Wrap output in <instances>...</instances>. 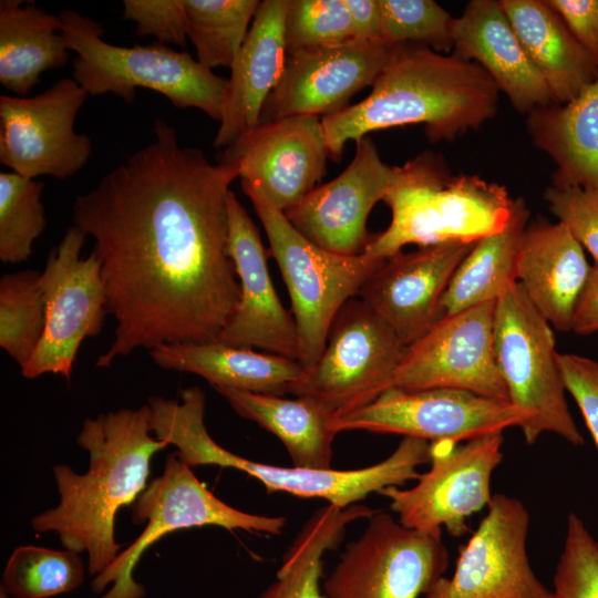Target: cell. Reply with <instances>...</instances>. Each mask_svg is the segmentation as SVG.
<instances>
[{"label":"cell","instance_id":"cell-15","mask_svg":"<svg viewBox=\"0 0 598 598\" xmlns=\"http://www.w3.org/2000/svg\"><path fill=\"white\" fill-rule=\"evenodd\" d=\"M87 92L63 78L32 96H0V162L28 178L75 175L92 153L87 135L74 130Z\"/></svg>","mask_w":598,"mask_h":598},{"label":"cell","instance_id":"cell-27","mask_svg":"<svg viewBox=\"0 0 598 598\" xmlns=\"http://www.w3.org/2000/svg\"><path fill=\"white\" fill-rule=\"evenodd\" d=\"M527 56L554 104L575 99L598 76L597 61L581 47L547 0H501Z\"/></svg>","mask_w":598,"mask_h":598},{"label":"cell","instance_id":"cell-43","mask_svg":"<svg viewBox=\"0 0 598 598\" xmlns=\"http://www.w3.org/2000/svg\"><path fill=\"white\" fill-rule=\"evenodd\" d=\"M598 63V0H547Z\"/></svg>","mask_w":598,"mask_h":598},{"label":"cell","instance_id":"cell-12","mask_svg":"<svg viewBox=\"0 0 598 598\" xmlns=\"http://www.w3.org/2000/svg\"><path fill=\"white\" fill-rule=\"evenodd\" d=\"M86 237L73 225L48 255L41 272L45 327L37 350L21 369L27 379L52 373L70 380L80 346L103 329L107 293L96 254L80 256Z\"/></svg>","mask_w":598,"mask_h":598},{"label":"cell","instance_id":"cell-35","mask_svg":"<svg viewBox=\"0 0 598 598\" xmlns=\"http://www.w3.org/2000/svg\"><path fill=\"white\" fill-rule=\"evenodd\" d=\"M84 578L80 554L23 545L7 561L1 590L11 598H48L74 590Z\"/></svg>","mask_w":598,"mask_h":598},{"label":"cell","instance_id":"cell-25","mask_svg":"<svg viewBox=\"0 0 598 598\" xmlns=\"http://www.w3.org/2000/svg\"><path fill=\"white\" fill-rule=\"evenodd\" d=\"M592 266L561 224L528 225L517 258V282L538 312L559 331H571Z\"/></svg>","mask_w":598,"mask_h":598},{"label":"cell","instance_id":"cell-19","mask_svg":"<svg viewBox=\"0 0 598 598\" xmlns=\"http://www.w3.org/2000/svg\"><path fill=\"white\" fill-rule=\"evenodd\" d=\"M389 52L384 44L355 39L287 52L282 74L261 109L259 124L342 111L358 91L372 86Z\"/></svg>","mask_w":598,"mask_h":598},{"label":"cell","instance_id":"cell-40","mask_svg":"<svg viewBox=\"0 0 598 598\" xmlns=\"http://www.w3.org/2000/svg\"><path fill=\"white\" fill-rule=\"evenodd\" d=\"M549 210L598 266V186L551 184L544 193Z\"/></svg>","mask_w":598,"mask_h":598},{"label":"cell","instance_id":"cell-18","mask_svg":"<svg viewBox=\"0 0 598 598\" xmlns=\"http://www.w3.org/2000/svg\"><path fill=\"white\" fill-rule=\"evenodd\" d=\"M328 157L321 120L300 115L258 124L226 147L220 161L287 213L317 187Z\"/></svg>","mask_w":598,"mask_h":598},{"label":"cell","instance_id":"cell-30","mask_svg":"<svg viewBox=\"0 0 598 598\" xmlns=\"http://www.w3.org/2000/svg\"><path fill=\"white\" fill-rule=\"evenodd\" d=\"M70 48L61 19L33 1L0 2V83L17 95H27L43 72L65 65Z\"/></svg>","mask_w":598,"mask_h":598},{"label":"cell","instance_id":"cell-16","mask_svg":"<svg viewBox=\"0 0 598 598\" xmlns=\"http://www.w3.org/2000/svg\"><path fill=\"white\" fill-rule=\"evenodd\" d=\"M496 301L443 317L405 348L392 386L457 389L508 400L495 350Z\"/></svg>","mask_w":598,"mask_h":598},{"label":"cell","instance_id":"cell-29","mask_svg":"<svg viewBox=\"0 0 598 598\" xmlns=\"http://www.w3.org/2000/svg\"><path fill=\"white\" fill-rule=\"evenodd\" d=\"M240 416L275 434L286 446L295 467L330 470L336 432L333 416L308 396L279 395L235 389H215Z\"/></svg>","mask_w":598,"mask_h":598},{"label":"cell","instance_id":"cell-33","mask_svg":"<svg viewBox=\"0 0 598 598\" xmlns=\"http://www.w3.org/2000/svg\"><path fill=\"white\" fill-rule=\"evenodd\" d=\"M261 1L184 0L187 38L196 48L197 61L212 70L231 66Z\"/></svg>","mask_w":598,"mask_h":598},{"label":"cell","instance_id":"cell-28","mask_svg":"<svg viewBox=\"0 0 598 598\" xmlns=\"http://www.w3.org/2000/svg\"><path fill=\"white\" fill-rule=\"evenodd\" d=\"M527 128L556 165L553 184L598 186V76L568 103L529 112Z\"/></svg>","mask_w":598,"mask_h":598},{"label":"cell","instance_id":"cell-5","mask_svg":"<svg viewBox=\"0 0 598 598\" xmlns=\"http://www.w3.org/2000/svg\"><path fill=\"white\" fill-rule=\"evenodd\" d=\"M383 202L391 209L390 225L370 236L362 252L383 260L410 244L476 243L502 230L514 207L504 186L476 175H451L433 152L393 167Z\"/></svg>","mask_w":598,"mask_h":598},{"label":"cell","instance_id":"cell-34","mask_svg":"<svg viewBox=\"0 0 598 598\" xmlns=\"http://www.w3.org/2000/svg\"><path fill=\"white\" fill-rule=\"evenodd\" d=\"M45 327L41 272L6 274L0 279V347L22 369L37 350Z\"/></svg>","mask_w":598,"mask_h":598},{"label":"cell","instance_id":"cell-24","mask_svg":"<svg viewBox=\"0 0 598 598\" xmlns=\"http://www.w3.org/2000/svg\"><path fill=\"white\" fill-rule=\"evenodd\" d=\"M287 8L288 0L260 2L230 66L215 147H228L259 124L261 109L285 66Z\"/></svg>","mask_w":598,"mask_h":598},{"label":"cell","instance_id":"cell-4","mask_svg":"<svg viewBox=\"0 0 598 598\" xmlns=\"http://www.w3.org/2000/svg\"><path fill=\"white\" fill-rule=\"evenodd\" d=\"M147 404L153 434L175 446L177 456L189 467L234 468L261 482L268 493L322 498L340 508L385 487L416 481L421 475L417 466L430 462L431 443L405 436L390 456L362 468L310 470L265 464L239 456L213 440L204 423L205 393L200 388L183 389L178 400L153 395Z\"/></svg>","mask_w":598,"mask_h":598},{"label":"cell","instance_id":"cell-26","mask_svg":"<svg viewBox=\"0 0 598 598\" xmlns=\"http://www.w3.org/2000/svg\"><path fill=\"white\" fill-rule=\"evenodd\" d=\"M150 354L158 367L199 375L214 389L283 396L305 374L297 360L218 341L167 343L150 350Z\"/></svg>","mask_w":598,"mask_h":598},{"label":"cell","instance_id":"cell-3","mask_svg":"<svg viewBox=\"0 0 598 598\" xmlns=\"http://www.w3.org/2000/svg\"><path fill=\"white\" fill-rule=\"evenodd\" d=\"M498 92L475 62L421 44L391 47L371 93L321 120L329 158L339 162L348 141L409 124H424L431 142L453 141L496 114Z\"/></svg>","mask_w":598,"mask_h":598},{"label":"cell","instance_id":"cell-39","mask_svg":"<svg viewBox=\"0 0 598 598\" xmlns=\"http://www.w3.org/2000/svg\"><path fill=\"white\" fill-rule=\"evenodd\" d=\"M550 598H598V539L574 512L566 519Z\"/></svg>","mask_w":598,"mask_h":598},{"label":"cell","instance_id":"cell-10","mask_svg":"<svg viewBox=\"0 0 598 598\" xmlns=\"http://www.w3.org/2000/svg\"><path fill=\"white\" fill-rule=\"evenodd\" d=\"M404 352L393 330L353 297L337 313L319 361L290 394L313 399L334 419L343 416L392 388Z\"/></svg>","mask_w":598,"mask_h":598},{"label":"cell","instance_id":"cell-8","mask_svg":"<svg viewBox=\"0 0 598 598\" xmlns=\"http://www.w3.org/2000/svg\"><path fill=\"white\" fill-rule=\"evenodd\" d=\"M495 350L509 401L527 414L520 427L527 444L550 432L571 445L585 443L566 400V386L550 323L511 285L496 300Z\"/></svg>","mask_w":598,"mask_h":598},{"label":"cell","instance_id":"cell-45","mask_svg":"<svg viewBox=\"0 0 598 598\" xmlns=\"http://www.w3.org/2000/svg\"><path fill=\"white\" fill-rule=\"evenodd\" d=\"M571 331L580 336L598 333V266L591 268L575 311Z\"/></svg>","mask_w":598,"mask_h":598},{"label":"cell","instance_id":"cell-14","mask_svg":"<svg viewBox=\"0 0 598 598\" xmlns=\"http://www.w3.org/2000/svg\"><path fill=\"white\" fill-rule=\"evenodd\" d=\"M503 433L465 443L434 442L431 468L411 488L389 486L379 492L390 499L399 522L413 530L442 535V527L460 537L470 529L466 519L488 506L491 480L503 460Z\"/></svg>","mask_w":598,"mask_h":598},{"label":"cell","instance_id":"cell-23","mask_svg":"<svg viewBox=\"0 0 598 598\" xmlns=\"http://www.w3.org/2000/svg\"><path fill=\"white\" fill-rule=\"evenodd\" d=\"M454 55L477 63L523 113L554 104L499 1L472 0L453 28Z\"/></svg>","mask_w":598,"mask_h":598},{"label":"cell","instance_id":"cell-7","mask_svg":"<svg viewBox=\"0 0 598 598\" xmlns=\"http://www.w3.org/2000/svg\"><path fill=\"white\" fill-rule=\"evenodd\" d=\"M241 187L264 226L270 252L290 293L298 336L297 361L309 370L319 361L341 307L358 296L384 260L365 254L342 256L317 246L261 189L247 182H241Z\"/></svg>","mask_w":598,"mask_h":598},{"label":"cell","instance_id":"cell-17","mask_svg":"<svg viewBox=\"0 0 598 598\" xmlns=\"http://www.w3.org/2000/svg\"><path fill=\"white\" fill-rule=\"evenodd\" d=\"M528 528L529 513L518 498L493 495L452 577L442 576L425 598H550L529 563Z\"/></svg>","mask_w":598,"mask_h":598},{"label":"cell","instance_id":"cell-13","mask_svg":"<svg viewBox=\"0 0 598 598\" xmlns=\"http://www.w3.org/2000/svg\"><path fill=\"white\" fill-rule=\"evenodd\" d=\"M508 400L457 389L392 386L368 405L332 421L336 433L368 431L461 444L526 423Z\"/></svg>","mask_w":598,"mask_h":598},{"label":"cell","instance_id":"cell-42","mask_svg":"<svg viewBox=\"0 0 598 598\" xmlns=\"http://www.w3.org/2000/svg\"><path fill=\"white\" fill-rule=\"evenodd\" d=\"M566 391L576 401L598 451V361L574 353H559Z\"/></svg>","mask_w":598,"mask_h":598},{"label":"cell","instance_id":"cell-31","mask_svg":"<svg viewBox=\"0 0 598 598\" xmlns=\"http://www.w3.org/2000/svg\"><path fill=\"white\" fill-rule=\"evenodd\" d=\"M528 220L526 203L515 198L507 225L477 240L457 267L442 300L445 316L496 301L517 282L518 251Z\"/></svg>","mask_w":598,"mask_h":598},{"label":"cell","instance_id":"cell-41","mask_svg":"<svg viewBox=\"0 0 598 598\" xmlns=\"http://www.w3.org/2000/svg\"><path fill=\"white\" fill-rule=\"evenodd\" d=\"M123 6L122 18L136 24L138 37L153 35L162 44H186L184 0H124Z\"/></svg>","mask_w":598,"mask_h":598},{"label":"cell","instance_id":"cell-46","mask_svg":"<svg viewBox=\"0 0 598 598\" xmlns=\"http://www.w3.org/2000/svg\"><path fill=\"white\" fill-rule=\"evenodd\" d=\"M0 598H11L3 590H0Z\"/></svg>","mask_w":598,"mask_h":598},{"label":"cell","instance_id":"cell-6","mask_svg":"<svg viewBox=\"0 0 598 598\" xmlns=\"http://www.w3.org/2000/svg\"><path fill=\"white\" fill-rule=\"evenodd\" d=\"M73 61V79L89 95L114 94L131 104L135 89L166 96L178 109L195 107L220 122L227 79L203 66L187 52L162 43L121 47L103 40L102 25L65 9L59 13Z\"/></svg>","mask_w":598,"mask_h":598},{"label":"cell","instance_id":"cell-9","mask_svg":"<svg viewBox=\"0 0 598 598\" xmlns=\"http://www.w3.org/2000/svg\"><path fill=\"white\" fill-rule=\"evenodd\" d=\"M134 524L143 532L116 559L91 581L94 594L111 588L99 598H142L144 588L133 578L143 553L163 536L192 527L219 526L251 533L279 535L286 518L249 514L216 497L177 456L167 455L163 473L153 478L132 506Z\"/></svg>","mask_w":598,"mask_h":598},{"label":"cell","instance_id":"cell-22","mask_svg":"<svg viewBox=\"0 0 598 598\" xmlns=\"http://www.w3.org/2000/svg\"><path fill=\"white\" fill-rule=\"evenodd\" d=\"M227 254L239 278L240 298L216 341L238 348H259L297 360L293 316L276 293L259 230L231 190L227 197Z\"/></svg>","mask_w":598,"mask_h":598},{"label":"cell","instance_id":"cell-2","mask_svg":"<svg viewBox=\"0 0 598 598\" xmlns=\"http://www.w3.org/2000/svg\"><path fill=\"white\" fill-rule=\"evenodd\" d=\"M76 443L89 453L87 470L53 466L59 503L35 515L31 526L39 534L54 532L64 549L86 553L87 573L95 577L121 553L116 514L145 489L152 457L168 444L153 434L148 404L86 417Z\"/></svg>","mask_w":598,"mask_h":598},{"label":"cell","instance_id":"cell-36","mask_svg":"<svg viewBox=\"0 0 598 598\" xmlns=\"http://www.w3.org/2000/svg\"><path fill=\"white\" fill-rule=\"evenodd\" d=\"M44 183L14 172L0 173V260L25 262L47 220L41 195Z\"/></svg>","mask_w":598,"mask_h":598},{"label":"cell","instance_id":"cell-37","mask_svg":"<svg viewBox=\"0 0 598 598\" xmlns=\"http://www.w3.org/2000/svg\"><path fill=\"white\" fill-rule=\"evenodd\" d=\"M383 41L389 48L414 43L448 54L455 18L433 0H379Z\"/></svg>","mask_w":598,"mask_h":598},{"label":"cell","instance_id":"cell-32","mask_svg":"<svg viewBox=\"0 0 598 598\" xmlns=\"http://www.w3.org/2000/svg\"><path fill=\"white\" fill-rule=\"evenodd\" d=\"M375 511L363 505L318 508L283 555L276 581L258 598H326L320 590L322 557L342 540L347 526Z\"/></svg>","mask_w":598,"mask_h":598},{"label":"cell","instance_id":"cell-21","mask_svg":"<svg viewBox=\"0 0 598 598\" xmlns=\"http://www.w3.org/2000/svg\"><path fill=\"white\" fill-rule=\"evenodd\" d=\"M355 145L352 162L338 177L317 186L285 213L306 238L342 256L364 251L369 214L383 200L393 176V167L381 159L371 138L363 136Z\"/></svg>","mask_w":598,"mask_h":598},{"label":"cell","instance_id":"cell-38","mask_svg":"<svg viewBox=\"0 0 598 598\" xmlns=\"http://www.w3.org/2000/svg\"><path fill=\"white\" fill-rule=\"evenodd\" d=\"M353 39L346 0H288L285 20L287 52L331 47Z\"/></svg>","mask_w":598,"mask_h":598},{"label":"cell","instance_id":"cell-1","mask_svg":"<svg viewBox=\"0 0 598 598\" xmlns=\"http://www.w3.org/2000/svg\"><path fill=\"white\" fill-rule=\"evenodd\" d=\"M153 134L73 205V225L94 239L116 322L97 368L140 348L216 341L240 298L227 254L238 168L181 146L164 120Z\"/></svg>","mask_w":598,"mask_h":598},{"label":"cell","instance_id":"cell-20","mask_svg":"<svg viewBox=\"0 0 598 598\" xmlns=\"http://www.w3.org/2000/svg\"><path fill=\"white\" fill-rule=\"evenodd\" d=\"M474 245L445 241L400 251L384 260L358 296L406 348L445 317L444 293Z\"/></svg>","mask_w":598,"mask_h":598},{"label":"cell","instance_id":"cell-11","mask_svg":"<svg viewBox=\"0 0 598 598\" xmlns=\"http://www.w3.org/2000/svg\"><path fill=\"white\" fill-rule=\"evenodd\" d=\"M448 567L442 535L403 526L379 511L326 579V598H419Z\"/></svg>","mask_w":598,"mask_h":598},{"label":"cell","instance_id":"cell-44","mask_svg":"<svg viewBox=\"0 0 598 598\" xmlns=\"http://www.w3.org/2000/svg\"><path fill=\"white\" fill-rule=\"evenodd\" d=\"M346 3L351 16L353 39L385 45L379 0H346Z\"/></svg>","mask_w":598,"mask_h":598}]
</instances>
